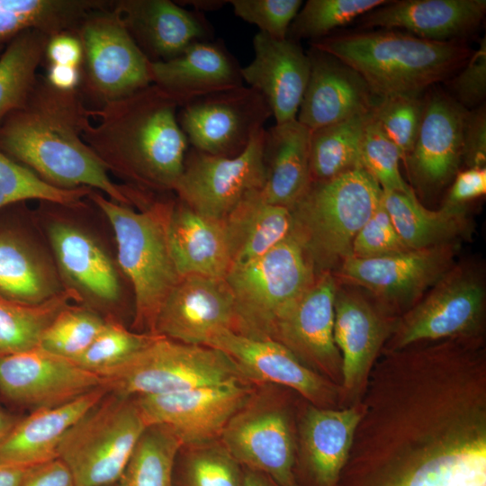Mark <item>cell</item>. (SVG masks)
<instances>
[{
  "label": "cell",
  "instance_id": "1",
  "mask_svg": "<svg viewBox=\"0 0 486 486\" xmlns=\"http://www.w3.org/2000/svg\"><path fill=\"white\" fill-rule=\"evenodd\" d=\"M91 121V108L78 90L56 89L39 75L25 104L0 124V150L52 186L90 187L130 206V187L111 179L83 140Z\"/></svg>",
  "mask_w": 486,
  "mask_h": 486
},
{
  "label": "cell",
  "instance_id": "2",
  "mask_svg": "<svg viewBox=\"0 0 486 486\" xmlns=\"http://www.w3.org/2000/svg\"><path fill=\"white\" fill-rule=\"evenodd\" d=\"M179 104L151 84L115 102L91 108L83 140L107 168L130 187L174 190L188 140Z\"/></svg>",
  "mask_w": 486,
  "mask_h": 486
},
{
  "label": "cell",
  "instance_id": "3",
  "mask_svg": "<svg viewBox=\"0 0 486 486\" xmlns=\"http://www.w3.org/2000/svg\"><path fill=\"white\" fill-rule=\"evenodd\" d=\"M310 44L355 69L377 98L420 96L463 68L472 53L457 40H429L385 29L328 35Z\"/></svg>",
  "mask_w": 486,
  "mask_h": 486
},
{
  "label": "cell",
  "instance_id": "4",
  "mask_svg": "<svg viewBox=\"0 0 486 486\" xmlns=\"http://www.w3.org/2000/svg\"><path fill=\"white\" fill-rule=\"evenodd\" d=\"M113 232L116 260L134 295L132 330L156 334L159 310L181 277L169 252L166 225L172 202H155L137 212L98 191L87 196ZM157 335V334H156Z\"/></svg>",
  "mask_w": 486,
  "mask_h": 486
},
{
  "label": "cell",
  "instance_id": "5",
  "mask_svg": "<svg viewBox=\"0 0 486 486\" xmlns=\"http://www.w3.org/2000/svg\"><path fill=\"white\" fill-rule=\"evenodd\" d=\"M382 197L377 181L362 166L324 181H311L291 208L293 230L315 266L330 268L350 256L353 240Z\"/></svg>",
  "mask_w": 486,
  "mask_h": 486
},
{
  "label": "cell",
  "instance_id": "6",
  "mask_svg": "<svg viewBox=\"0 0 486 486\" xmlns=\"http://www.w3.org/2000/svg\"><path fill=\"white\" fill-rule=\"evenodd\" d=\"M316 266L293 232L263 256L233 264L225 280L235 303L234 331L271 338L277 319L316 279Z\"/></svg>",
  "mask_w": 486,
  "mask_h": 486
},
{
  "label": "cell",
  "instance_id": "7",
  "mask_svg": "<svg viewBox=\"0 0 486 486\" xmlns=\"http://www.w3.org/2000/svg\"><path fill=\"white\" fill-rule=\"evenodd\" d=\"M147 427L135 396L110 391L68 430L58 459L76 486L115 484Z\"/></svg>",
  "mask_w": 486,
  "mask_h": 486
},
{
  "label": "cell",
  "instance_id": "8",
  "mask_svg": "<svg viewBox=\"0 0 486 486\" xmlns=\"http://www.w3.org/2000/svg\"><path fill=\"white\" fill-rule=\"evenodd\" d=\"M101 376L111 391L129 396L173 393L228 382H252L222 351L163 336Z\"/></svg>",
  "mask_w": 486,
  "mask_h": 486
},
{
  "label": "cell",
  "instance_id": "9",
  "mask_svg": "<svg viewBox=\"0 0 486 486\" xmlns=\"http://www.w3.org/2000/svg\"><path fill=\"white\" fill-rule=\"evenodd\" d=\"M40 202L38 212L48 220L46 237L65 291L76 304L119 320L125 277L116 258L93 231L71 220L72 205Z\"/></svg>",
  "mask_w": 486,
  "mask_h": 486
},
{
  "label": "cell",
  "instance_id": "10",
  "mask_svg": "<svg viewBox=\"0 0 486 486\" xmlns=\"http://www.w3.org/2000/svg\"><path fill=\"white\" fill-rule=\"evenodd\" d=\"M83 51L78 92L101 107L151 85L149 63L118 14L108 6L88 13L74 32Z\"/></svg>",
  "mask_w": 486,
  "mask_h": 486
},
{
  "label": "cell",
  "instance_id": "11",
  "mask_svg": "<svg viewBox=\"0 0 486 486\" xmlns=\"http://www.w3.org/2000/svg\"><path fill=\"white\" fill-rule=\"evenodd\" d=\"M265 133L261 129L248 148L232 158L194 148L186 155L183 173L174 187L180 202L201 215L222 220L249 194L261 191L266 176Z\"/></svg>",
  "mask_w": 486,
  "mask_h": 486
},
{
  "label": "cell",
  "instance_id": "12",
  "mask_svg": "<svg viewBox=\"0 0 486 486\" xmlns=\"http://www.w3.org/2000/svg\"><path fill=\"white\" fill-rule=\"evenodd\" d=\"M179 108V125L194 148L226 158L241 154L272 116L264 96L245 86L196 98Z\"/></svg>",
  "mask_w": 486,
  "mask_h": 486
},
{
  "label": "cell",
  "instance_id": "13",
  "mask_svg": "<svg viewBox=\"0 0 486 486\" xmlns=\"http://www.w3.org/2000/svg\"><path fill=\"white\" fill-rule=\"evenodd\" d=\"M148 426L164 425L184 446L220 437L230 418L252 398L250 382H228L189 390L135 396Z\"/></svg>",
  "mask_w": 486,
  "mask_h": 486
},
{
  "label": "cell",
  "instance_id": "14",
  "mask_svg": "<svg viewBox=\"0 0 486 486\" xmlns=\"http://www.w3.org/2000/svg\"><path fill=\"white\" fill-rule=\"evenodd\" d=\"M425 294L399 327V347L467 333L481 320L485 285L468 265L453 266Z\"/></svg>",
  "mask_w": 486,
  "mask_h": 486
},
{
  "label": "cell",
  "instance_id": "15",
  "mask_svg": "<svg viewBox=\"0 0 486 486\" xmlns=\"http://www.w3.org/2000/svg\"><path fill=\"white\" fill-rule=\"evenodd\" d=\"M24 202L0 210V298L40 304L65 292L50 247L25 221Z\"/></svg>",
  "mask_w": 486,
  "mask_h": 486
},
{
  "label": "cell",
  "instance_id": "16",
  "mask_svg": "<svg viewBox=\"0 0 486 486\" xmlns=\"http://www.w3.org/2000/svg\"><path fill=\"white\" fill-rule=\"evenodd\" d=\"M455 249L449 243L373 258L348 256L340 265L339 276L385 302L411 305L454 266Z\"/></svg>",
  "mask_w": 486,
  "mask_h": 486
},
{
  "label": "cell",
  "instance_id": "17",
  "mask_svg": "<svg viewBox=\"0 0 486 486\" xmlns=\"http://www.w3.org/2000/svg\"><path fill=\"white\" fill-rule=\"evenodd\" d=\"M103 386L102 376L40 346L0 358V392L33 410L67 403Z\"/></svg>",
  "mask_w": 486,
  "mask_h": 486
},
{
  "label": "cell",
  "instance_id": "18",
  "mask_svg": "<svg viewBox=\"0 0 486 486\" xmlns=\"http://www.w3.org/2000/svg\"><path fill=\"white\" fill-rule=\"evenodd\" d=\"M221 446L238 463L293 486V441L286 416L265 401L252 399L228 422Z\"/></svg>",
  "mask_w": 486,
  "mask_h": 486
},
{
  "label": "cell",
  "instance_id": "19",
  "mask_svg": "<svg viewBox=\"0 0 486 486\" xmlns=\"http://www.w3.org/2000/svg\"><path fill=\"white\" fill-rule=\"evenodd\" d=\"M234 298L225 279L182 277L166 298L155 333L190 345H202L218 330H234Z\"/></svg>",
  "mask_w": 486,
  "mask_h": 486
},
{
  "label": "cell",
  "instance_id": "20",
  "mask_svg": "<svg viewBox=\"0 0 486 486\" xmlns=\"http://www.w3.org/2000/svg\"><path fill=\"white\" fill-rule=\"evenodd\" d=\"M424 101L419 130L404 165L425 193L438 191L458 173L467 109L441 93Z\"/></svg>",
  "mask_w": 486,
  "mask_h": 486
},
{
  "label": "cell",
  "instance_id": "21",
  "mask_svg": "<svg viewBox=\"0 0 486 486\" xmlns=\"http://www.w3.org/2000/svg\"><path fill=\"white\" fill-rule=\"evenodd\" d=\"M337 283L329 271L316 276L310 288L277 319L271 335L301 361L330 372L341 367L333 328Z\"/></svg>",
  "mask_w": 486,
  "mask_h": 486
},
{
  "label": "cell",
  "instance_id": "22",
  "mask_svg": "<svg viewBox=\"0 0 486 486\" xmlns=\"http://www.w3.org/2000/svg\"><path fill=\"white\" fill-rule=\"evenodd\" d=\"M112 8L150 62L172 59L212 38L203 14L170 0H116Z\"/></svg>",
  "mask_w": 486,
  "mask_h": 486
},
{
  "label": "cell",
  "instance_id": "23",
  "mask_svg": "<svg viewBox=\"0 0 486 486\" xmlns=\"http://www.w3.org/2000/svg\"><path fill=\"white\" fill-rule=\"evenodd\" d=\"M253 47V60L240 69L242 80L264 96L275 124L296 120L310 76L308 54L295 40L260 32Z\"/></svg>",
  "mask_w": 486,
  "mask_h": 486
},
{
  "label": "cell",
  "instance_id": "24",
  "mask_svg": "<svg viewBox=\"0 0 486 486\" xmlns=\"http://www.w3.org/2000/svg\"><path fill=\"white\" fill-rule=\"evenodd\" d=\"M310 76L297 121L310 131L372 111L377 97L352 68L310 48Z\"/></svg>",
  "mask_w": 486,
  "mask_h": 486
},
{
  "label": "cell",
  "instance_id": "25",
  "mask_svg": "<svg viewBox=\"0 0 486 486\" xmlns=\"http://www.w3.org/2000/svg\"><path fill=\"white\" fill-rule=\"evenodd\" d=\"M241 68L220 41H197L177 57L149 63L151 84L179 106L243 86Z\"/></svg>",
  "mask_w": 486,
  "mask_h": 486
},
{
  "label": "cell",
  "instance_id": "26",
  "mask_svg": "<svg viewBox=\"0 0 486 486\" xmlns=\"http://www.w3.org/2000/svg\"><path fill=\"white\" fill-rule=\"evenodd\" d=\"M485 13V0L390 1L363 15L361 25L448 41L473 31Z\"/></svg>",
  "mask_w": 486,
  "mask_h": 486
},
{
  "label": "cell",
  "instance_id": "27",
  "mask_svg": "<svg viewBox=\"0 0 486 486\" xmlns=\"http://www.w3.org/2000/svg\"><path fill=\"white\" fill-rule=\"evenodd\" d=\"M204 346L225 353L252 382L281 384L314 402L324 398L326 386L323 380L274 339L248 337L222 328Z\"/></svg>",
  "mask_w": 486,
  "mask_h": 486
},
{
  "label": "cell",
  "instance_id": "28",
  "mask_svg": "<svg viewBox=\"0 0 486 486\" xmlns=\"http://www.w3.org/2000/svg\"><path fill=\"white\" fill-rule=\"evenodd\" d=\"M169 252L179 276L225 279L232 250L224 220L201 215L184 203H174L167 220Z\"/></svg>",
  "mask_w": 486,
  "mask_h": 486
},
{
  "label": "cell",
  "instance_id": "29",
  "mask_svg": "<svg viewBox=\"0 0 486 486\" xmlns=\"http://www.w3.org/2000/svg\"><path fill=\"white\" fill-rule=\"evenodd\" d=\"M111 390L96 388L71 401L33 410L0 443V462L31 467L58 458L68 430Z\"/></svg>",
  "mask_w": 486,
  "mask_h": 486
},
{
  "label": "cell",
  "instance_id": "30",
  "mask_svg": "<svg viewBox=\"0 0 486 486\" xmlns=\"http://www.w3.org/2000/svg\"><path fill=\"white\" fill-rule=\"evenodd\" d=\"M333 337L341 353L344 384L357 386L368 372L386 335L387 327L367 296L349 288H337Z\"/></svg>",
  "mask_w": 486,
  "mask_h": 486
},
{
  "label": "cell",
  "instance_id": "31",
  "mask_svg": "<svg viewBox=\"0 0 486 486\" xmlns=\"http://www.w3.org/2000/svg\"><path fill=\"white\" fill-rule=\"evenodd\" d=\"M310 130L297 119L266 130L263 158L266 182L260 191L268 203L291 209L310 182Z\"/></svg>",
  "mask_w": 486,
  "mask_h": 486
},
{
  "label": "cell",
  "instance_id": "32",
  "mask_svg": "<svg viewBox=\"0 0 486 486\" xmlns=\"http://www.w3.org/2000/svg\"><path fill=\"white\" fill-rule=\"evenodd\" d=\"M390 486H486L484 431L444 441Z\"/></svg>",
  "mask_w": 486,
  "mask_h": 486
},
{
  "label": "cell",
  "instance_id": "33",
  "mask_svg": "<svg viewBox=\"0 0 486 486\" xmlns=\"http://www.w3.org/2000/svg\"><path fill=\"white\" fill-rule=\"evenodd\" d=\"M382 203L408 249L454 243L468 230L464 205L444 204L437 211L425 208L416 194L383 192Z\"/></svg>",
  "mask_w": 486,
  "mask_h": 486
},
{
  "label": "cell",
  "instance_id": "34",
  "mask_svg": "<svg viewBox=\"0 0 486 486\" xmlns=\"http://www.w3.org/2000/svg\"><path fill=\"white\" fill-rule=\"evenodd\" d=\"M224 221L231 244L232 265L263 256L293 230L291 209L266 202L260 191L244 199Z\"/></svg>",
  "mask_w": 486,
  "mask_h": 486
},
{
  "label": "cell",
  "instance_id": "35",
  "mask_svg": "<svg viewBox=\"0 0 486 486\" xmlns=\"http://www.w3.org/2000/svg\"><path fill=\"white\" fill-rule=\"evenodd\" d=\"M360 418L355 409L308 410L303 421V445L311 470L322 486L337 482Z\"/></svg>",
  "mask_w": 486,
  "mask_h": 486
},
{
  "label": "cell",
  "instance_id": "36",
  "mask_svg": "<svg viewBox=\"0 0 486 486\" xmlns=\"http://www.w3.org/2000/svg\"><path fill=\"white\" fill-rule=\"evenodd\" d=\"M107 4L105 0H0V42L7 44L28 30L49 36L74 32L88 13Z\"/></svg>",
  "mask_w": 486,
  "mask_h": 486
},
{
  "label": "cell",
  "instance_id": "37",
  "mask_svg": "<svg viewBox=\"0 0 486 486\" xmlns=\"http://www.w3.org/2000/svg\"><path fill=\"white\" fill-rule=\"evenodd\" d=\"M50 37L40 31L28 30L5 45L0 55V124L29 98Z\"/></svg>",
  "mask_w": 486,
  "mask_h": 486
},
{
  "label": "cell",
  "instance_id": "38",
  "mask_svg": "<svg viewBox=\"0 0 486 486\" xmlns=\"http://www.w3.org/2000/svg\"><path fill=\"white\" fill-rule=\"evenodd\" d=\"M371 112L310 131L311 181H324L361 166L360 144Z\"/></svg>",
  "mask_w": 486,
  "mask_h": 486
},
{
  "label": "cell",
  "instance_id": "39",
  "mask_svg": "<svg viewBox=\"0 0 486 486\" xmlns=\"http://www.w3.org/2000/svg\"><path fill=\"white\" fill-rule=\"evenodd\" d=\"M72 302L67 291L40 304L0 298V358L38 347L46 328Z\"/></svg>",
  "mask_w": 486,
  "mask_h": 486
},
{
  "label": "cell",
  "instance_id": "40",
  "mask_svg": "<svg viewBox=\"0 0 486 486\" xmlns=\"http://www.w3.org/2000/svg\"><path fill=\"white\" fill-rule=\"evenodd\" d=\"M180 439L164 425H150L138 440L118 486H173L172 475Z\"/></svg>",
  "mask_w": 486,
  "mask_h": 486
},
{
  "label": "cell",
  "instance_id": "41",
  "mask_svg": "<svg viewBox=\"0 0 486 486\" xmlns=\"http://www.w3.org/2000/svg\"><path fill=\"white\" fill-rule=\"evenodd\" d=\"M106 318L83 305L70 303L43 331L39 346L74 361L103 329Z\"/></svg>",
  "mask_w": 486,
  "mask_h": 486
},
{
  "label": "cell",
  "instance_id": "42",
  "mask_svg": "<svg viewBox=\"0 0 486 486\" xmlns=\"http://www.w3.org/2000/svg\"><path fill=\"white\" fill-rule=\"evenodd\" d=\"M92 190L52 186L0 150V210L28 200L74 205L85 200Z\"/></svg>",
  "mask_w": 486,
  "mask_h": 486
},
{
  "label": "cell",
  "instance_id": "43",
  "mask_svg": "<svg viewBox=\"0 0 486 486\" xmlns=\"http://www.w3.org/2000/svg\"><path fill=\"white\" fill-rule=\"evenodd\" d=\"M387 0H308L293 19L287 38L292 40H312L328 36L332 31L345 26Z\"/></svg>",
  "mask_w": 486,
  "mask_h": 486
},
{
  "label": "cell",
  "instance_id": "44",
  "mask_svg": "<svg viewBox=\"0 0 486 486\" xmlns=\"http://www.w3.org/2000/svg\"><path fill=\"white\" fill-rule=\"evenodd\" d=\"M158 337L160 336L128 329L120 320L106 318L101 332L89 347L73 362L101 376Z\"/></svg>",
  "mask_w": 486,
  "mask_h": 486
},
{
  "label": "cell",
  "instance_id": "45",
  "mask_svg": "<svg viewBox=\"0 0 486 486\" xmlns=\"http://www.w3.org/2000/svg\"><path fill=\"white\" fill-rule=\"evenodd\" d=\"M401 156L396 146L384 135L370 112L361 144L360 164L379 184L383 192L415 194L400 170Z\"/></svg>",
  "mask_w": 486,
  "mask_h": 486
},
{
  "label": "cell",
  "instance_id": "46",
  "mask_svg": "<svg viewBox=\"0 0 486 486\" xmlns=\"http://www.w3.org/2000/svg\"><path fill=\"white\" fill-rule=\"evenodd\" d=\"M424 104L420 96L393 95L377 98L371 111L382 131L398 148L403 162L414 146Z\"/></svg>",
  "mask_w": 486,
  "mask_h": 486
},
{
  "label": "cell",
  "instance_id": "47",
  "mask_svg": "<svg viewBox=\"0 0 486 486\" xmlns=\"http://www.w3.org/2000/svg\"><path fill=\"white\" fill-rule=\"evenodd\" d=\"M234 14L255 24L272 38H287L289 28L300 11L301 0H230Z\"/></svg>",
  "mask_w": 486,
  "mask_h": 486
},
{
  "label": "cell",
  "instance_id": "48",
  "mask_svg": "<svg viewBox=\"0 0 486 486\" xmlns=\"http://www.w3.org/2000/svg\"><path fill=\"white\" fill-rule=\"evenodd\" d=\"M185 474L188 486H242L238 463L222 446L194 452Z\"/></svg>",
  "mask_w": 486,
  "mask_h": 486
},
{
  "label": "cell",
  "instance_id": "49",
  "mask_svg": "<svg viewBox=\"0 0 486 486\" xmlns=\"http://www.w3.org/2000/svg\"><path fill=\"white\" fill-rule=\"evenodd\" d=\"M407 249L399 237L382 201H381L371 217L356 235L350 256L373 258Z\"/></svg>",
  "mask_w": 486,
  "mask_h": 486
},
{
  "label": "cell",
  "instance_id": "50",
  "mask_svg": "<svg viewBox=\"0 0 486 486\" xmlns=\"http://www.w3.org/2000/svg\"><path fill=\"white\" fill-rule=\"evenodd\" d=\"M453 81L454 99L465 109L480 106L486 95V40L482 39Z\"/></svg>",
  "mask_w": 486,
  "mask_h": 486
},
{
  "label": "cell",
  "instance_id": "51",
  "mask_svg": "<svg viewBox=\"0 0 486 486\" xmlns=\"http://www.w3.org/2000/svg\"><path fill=\"white\" fill-rule=\"evenodd\" d=\"M463 159L468 167H485L486 110L480 105L465 115L463 130Z\"/></svg>",
  "mask_w": 486,
  "mask_h": 486
},
{
  "label": "cell",
  "instance_id": "52",
  "mask_svg": "<svg viewBox=\"0 0 486 486\" xmlns=\"http://www.w3.org/2000/svg\"><path fill=\"white\" fill-rule=\"evenodd\" d=\"M486 193L485 167H468L458 171L449 190L446 204L458 206Z\"/></svg>",
  "mask_w": 486,
  "mask_h": 486
},
{
  "label": "cell",
  "instance_id": "53",
  "mask_svg": "<svg viewBox=\"0 0 486 486\" xmlns=\"http://www.w3.org/2000/svg\"><path fill=\"white\" fill-rule=\"evenodd\" d=\"M20 486H76L66 465L58 458L31 466Z\"/></svg>",
  "mask_w": 486,
  "mask_h": 486
},
{
  "label": "cell",
  "instance_id": "54",
  "mask_svg": "<svg viewBox=\"0 0 486 486\" xmlns=\"http://www.w3.org/2000/svg\"><path fill=\"white\" fill-rule=\"evenodd\" d=\"M83 51L80 40L71 32L50 36L45 50L44 61L48 64L80 67Z\"/></svg>",
  "mask_w": 486,
  "mask_h": 486
},
{
  "label": "cell",
  "instance_id": "55",
  "mask_svg": "<svg viewBox=\"0 0 486 486\" xmlns=\"http://www.w3.org/2000/svg\"><path fill=\"white\" fill-rule=\"evenodd\" d=\"M48 83L61 91L78 90L81 83L80 67L48 64L44 75Z\"/></svg>",
  "mask_w": 486,
  "mask_h": 486
},
{
  "label": "cell",
  "instance_id": "56",
  "mask_svg": "<svg viewBox=\"0 0 486 486\" xmlns=\"http://www.w3.org/2000/svg\"><path fill=\"white\" fill-rule=\"evenodd\" d=\"M28 468L0 462V486H20Z\"/></svg>",
  "mask_w": 486,
  "mask_h": 486
},
{
  "label": "cell",
  "instance_id": "57",
  "mask_svg": "<svg viewBox=\"0 0 486 486\" xmlns=\"http://www.w3.org/2000/svg\"><path fill=\"white\" fill-rule=\"evenodd\" d=\"M19 419V418L10 414L0 406V443Z\"/></svg>",
  "mask_w": 486,
  "mask_h": 486
},
{
  "label": "cell",
  "instance_id": "58",
  "mask_svg": "<svg viewBox=\"0 0 486 486\" xmlns=\"http://www.w3.org/2000/svg\"><path fill=\"white\" fill-rule=\"evenodd\" d=\"M184 3L182 4H189L194 7L195 11L202 12L216 10L220 8L225 4H229V1H217V0H191V1H179ZM181 5V4H179Z\"/></svg>",
  "mask_w": 486,
  "mask_h": 486
},
{
  "label": "cell",
  "instance_id": "59",
  "mask_svg": "<svg viewBox=\"0 0 486 486\" xmlns=\"http://www.w3.org/2000/svg\"><path fill=\"white\" fill-rule=\"evenodd\" d=\"M242 486H273L265 477L255 472H248L242 479Z\"/></svg>",
  "mask_w": 486,
  "mask_h": 486
},
{
  "label": "cell",
  "instance_id": "60",
  "mask_svg": "<svg viewBox=\"0 0 486 486\" xmlns=\"http://www.w3.org/2000/svg\"><path fill=\"white\" fill-rule=\"evenodd\" d=\"M5 45L6 44L0 42V55L2 54L3 50H4Z\"/></svg>",
  "mask_w": 486,
  "mask_h": 486
},
{
  "label": "cell",
  "instance_id": "61",
  "mask_svg": "<svg viewBox=\"0 0 486 486\" xmlns=\"http://www.w3.org/2000/svg\"><path fill=\"white\" fill-rule=\"evenodd\" d=\"M109 486H118V484H117V483H115V484H112V485H109Z\"/></svg>",
  "mask_w": 486,
  "mask_h": 486
}]
</instances>
